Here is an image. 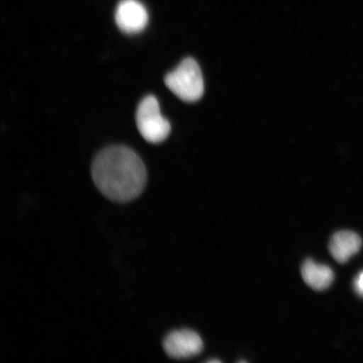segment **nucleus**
<instances>
[{"label":"nucleus","mask_w":363,"mask_h":363,"mask_svg":"<svg viewBox=\"0 0 363 363\" xmlns=\"http://www.w3.org/2000/svg\"><path fill=\"white\" fill-rule=\"evenodd\" d=\"M92 177L104 196L129 202L143 192L147 181L146 166L133 150L124 146L104 149L94 158Z\"/></svg>","instance_id":"obj_1"},{"label":"nucleus","mask_w":363,"mask_h":363,"mask_svg":"<svg viewBox=\"0 0 363 363\" xmlns=\"http://www.w3.org/2000/svg\"><path fill=\"white\" fill-rule=\"evenodd\" d=\"M165 84L177 97L185 102L198 101L203 94L201 67L193 58H185L175 70L167 74Z\"/></svg>","instance_id":"obj_2"},{"label":"nucleus","mask_w":363,"mask_h":363,"mask_svg":"<svg viewBox=\"0 0 363 363\" xmlns=\"http://www.w3.org/2000/svg\"><path fill=\"white\" fill-rule=\"evenodd\" d=\"M135 121L140 134L150 143H160L169 138L171 133L169 121L162 116L158 101L152 95L140 101Z\"/></svg>","instance_id":"obj_3"},{"label":"nucleus","mask_w":363,"mask_h":363,"mask_svg":"<svg viewBox=\"0 0 363 363\" xmlns=\"http://www.w3.org/2000/svg\"><path fill=\"white\" fill-rule=\"evenodd\" d=\"M165 352L174 359H186L198 355L203 350V340L191 330L172 331L163 342Z\"/></svg>","instance_id":"obj_4"},{"label":"nucleus","mask_w":363,"mask_h":363,"mask_svg":"<svg viewBox=\"0 0 363 363\" xmlns=\"http://www.w3.org/2000/svg\"><path fill=\"white\" fill-rule=\"evenodd\" d=\"M116 21L123 33H139L147 26L148 13L138 0H123L117 6Z\"/></svg>","instance_id":"obj_5"},{"label":"nucleus","mask_w":363,"mask_h":363,"mask_svg":"<svg viewBox=\"0 0 363 363\" xmlns=\"http://www.w3.org/2000/svg\"><path fill=\"white\" fill-rule=\"evenodd\" d=\"M362 239L352 231H339L330 239L329 251L331 256L339 263H346L360 251Z\"/></svg>","instance_id":"obj_6"},{"label":"nucleus","mask_w":363,"mask_h":363,"mask_svg":"<svg viewBox=\"0 0 363 363\" xmlns=\"http://www.w3.org/2000/svg\"><path fill=\"white\" fill-rule=\"evenodd\" d=\"M301 274L306 284L316 291L328 289L334 281V272L330 267L311 259L303 263Z\"/></svg>","instance_id":"obj_7"},{"label":"nucleus","mask_w":363,"mask_h":363,"mask_svg":"<svg viewBox=\"0 0 363 363\" xmlns=\"http://www.w3.org/2000/svg\"><path fill=\"white\" fill-rule=\"evenodd\" d=\"M354 289L358 295L363 297V272L358 274L355 281H354Z\"/></svg>","instance_id":"obj_8"}]
</instances>
